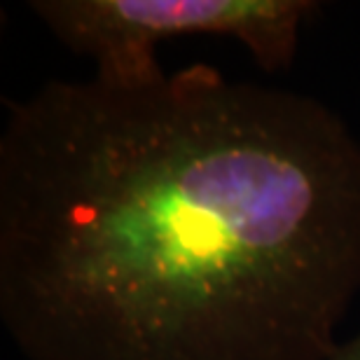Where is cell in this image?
Here are the masks:
<instances>
[{"label":"cell","mask_w":360,"mask_h":360,"mask_svg":"<svg viewBox=\"0 0 360 360\" xmlns=\"http://www.w3.org/2000/svg\"><path fill=\"white\" fill-rule=\"evenodd\" d=\"M328 360H360V333L347 344H340Z\"/></svg>","instance_id":"cell-3"},{"label":"cell","mask_w":360,"mask_h":360,"mask_svg":"<svg viewBox=\"0 0 360 360\" xmlns=\"http://www.w3.org/2000/svg\"><path fill=\"white\" fill-rule=\"evenodd\" d=\"M28 7L61 45L96 63L94 80L131 89L167 75L155 49L183 35L232 38L267 73L288 68L302 24L321 5L309 0H33Z\"/></svg>","instance_id":"cell-2"},{"label":"cell","mask_w":360,"mask_h":360,"mask_svg":"<svg viewBox=\"0 0 360 360\" xmlns=\"http://www.w3.org/2000/svg\"><path fill=\"white\" fill-rule=\"evenodd\" d=\"M360 292V141L192 63L52 80L0 136V319L28 360H328Z\"/></svg>","instance_id":"cell-1"}]
</instances>
